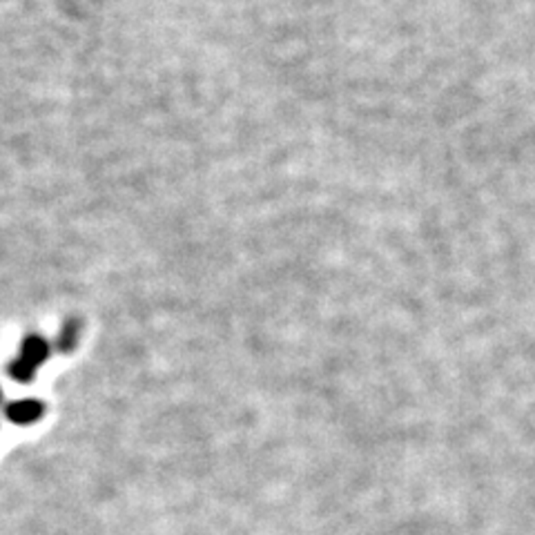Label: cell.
I'll return each instance as SVG.
<instances>
[{"instance_id": "7a4b0ae2", "label": "cell", "mask_w": 535, "mask_h": 535, "mask_svg": "<svg viewBox=\"0 0 535 535\" xmlns=\"http://www.w3.org/2000/svg\"><path fill=\"white\" fill-rule=\"evenodd\" d=\"M49 350L52 348H49V344L45 337L27 335L21 344V355H18V359H22V362L29 364L31 368H36V371H38V368L47 362Z\"/></svg>"}, {"instance_id": "5b68a950", "label": "cell", "mask_w": 535, "mask_h": 535, "mask_svg": "<svg viewBox=\"0 0 535 535\" xmlns=\"http://www.w3.org/2000/svg\"><path fill=\"white\" fill-rule=\"evenodd\" d=\"M0 402H3V390H0Z\"/></svg>"}, {"instance_id": "277c9868", "label": "cell", "mask_w": 535, "mask_h": 535, "mask_svg": "<svg viewBox=\"0 0 535 535\" xmlns=\"http://www.w3.org/2000/svg\"><path fill=\"white\" fill-rule=\"evenodd\" d=\"M9 377L16 381H22V384H27V381H31L36 377V368H31L29 364H25L22 359H13L12 364H9Z\"/></svg>"}, {"instance_id": "3957f363", "label": "cell", "mask_w": 535, "mask_h": 535, "mask_svg": "<svg viewBox=\"0 0 535 535\" xmlns=\"http://www.w3.org/2000/svg\"><path fill=\"white\" fill-rule=\"evenodd\" d=\"M79 335H80V322L79 319H67L65 326H63L61 335L56 339V348L61 353H71L79 344Z\"/></svg>"}, {"instance_id": "6da1fadb", "label": "cell", "mask_w": 535, "mask_h": 535, "mask_svg": "<svg viewBox=\"0 0 535 535\" xmlns=\"http://www.w3.org/2000/svg\"><path fill=\"white\" fill-rule=\"evenodd\" d=\"M45 406L43 402H38V399H18V402H12L4 406V415H7V420L12 422V424H34V422H38L40 417H43Z\"/></svg>"}]
</instances>
